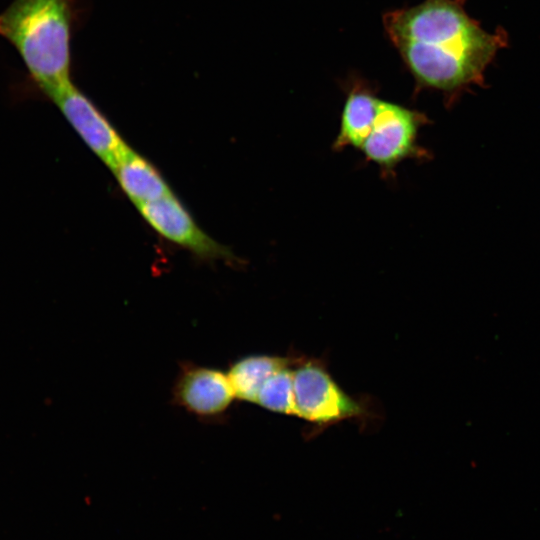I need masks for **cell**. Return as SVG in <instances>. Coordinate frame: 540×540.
<instances>
[{"label": "cell", "instance_id": "obj_1", "mask_svg": "<svg viewBox=\"0 0 540 540\" xmlns=\"http://www.w3.org/2000/svg\"><path fill=\"white\" fill-rule=\"evenodd\" d=\"M383 26L418 89L453 94L483 80L502 41L465 12L461 0H424L383 15Z\"/></svg>", "mask_w": 540, "mask_h": 540}, {"label": "cell", "instance_id": "obj_2", "mask_svg": "<svg viewBox=\"0 0 540 540\" xmlns=\"http://www.w3.org/2000/svg\"><path fill=\"white\" fill-rule=\"evenodd\" d=\"M76 0H13L0 13V36L20 55L47 97L71 82V34Z\"/></svg>", "mask_w": 540, "mask_h": 540}, {"label": "cell", "instance_id": "obj_3", "mask_svg": "<svg viewBox=\"0 0 540 540\" xmlns=\"http://www.w3.org/2000/svg\"><path fill=\"white\" fill-rule=\"evenodd\" d=\"M426 123L423 113L380 99L372 129L359 149L367 161L388 174L406 159L427 157L418 144Z\"/></svg>", "mask_w": 540, "mask_h": 540}, {"label": "cell", "instance_id": "obj_4", "mask_svg": "<svg viewBox=\"0 0 540 540\" xmlns=\"http://www.w3.org/2000/svg\"><path fill=\"white\" fill-rule=\"evenodd\" d=\"M293 383L295 416L323 425L365 414L364 407L316 363L298 366L293 371Z\"/></svg>", "mask_w": 540, "mask_h": 540}, {"label": "cell", "instance_id": "obj_5", "mask_svg": "<svg viewBox=\"0 0 540 540\" xmlns=\"http://www.w3.org/2000/svg\"><path fill=\"white\" fill-rule=\"evenodd\" d=\"M97 157L112 169L130 150L117 129L72 82L47 96Z\"/></svg>", "mask_w": 540, "mask_h": 540}, {"label": "cell", "instance_id": "obj_6", "mask_svg": "<svg viewBox=\"0 0 540 540\" xmlns=\"http://www.w3.org/2000/svg\"><path fill=\"white\" fill-rule=\"evenodd\" d=\"M137 209L158 235L196 257L210 261H235L231 251L204 232L173 193Z\"/></svg>", "mask_w": 540, "mask_h": 540}, {"label": "cell", "instance_id": "obj_7", "mask_svg": "<svg viewBox=\"0 0 540 540\" xmlns=\"http://www.w3.org/2000/svg\"><path fill=\"white\" fill-rule=\"evenodd\" d=\"M172 402L206 423L220 422L236 399L227 372L182 362L172 386Z\"/></svg>", "mask_w": 540, "mask_h": 540}, {"label": "cell", "instance_id": "obj_8", "mask_svg": "<svg viewBox=\"0 0 540 540\" xmlns=\"http://www.w3.org/2000/svg\"><path fill=\"white\" fill-rule=\"evenodd\" d=\"M111 170L122 192L136 207L173 193L158 168L132 148Z\"/></svg>", "mask_w": 540, "mask_h": 540}, {"label": "cell", "instance_id": "obj_9", "mask_svg": "<svg viewBox=\"0 0 540 540\" xmlns=\"http://www.w3.org/2000/svg\"><path fill=\"white\" fill-rule=\"evenodd\" d=\"M380 99L371 88L354 82L342 108L339 131L333 142L334 150L361 147L372 129Z\"/></svg>", "mask_w": 540, "mask_h": 540}, {"label": "cell", "instance_id": "obj_10", "mask_svg": "<svg viewBox=\"0 0 540 540\" xmlns=\"http://www.w3.org/2000/svg\"><path fill=\"white\" fill-rule=\"evenodd\" d=\"M289 359L271 355H248L234 361L227 375L237 400L256 403L260 388L277 370L289 365Z\"/></svg>", "mask_w": 540, "mask_h": 540}, {"label": "cell", "instance_id": "obj_11", "mask_svg": "<svg viewBox=\"0 0 540 540\" xmlns=\"http://www.w3.org/2000/svg\"><path fill=\"white\" fill-rule=\"evenodd\" d=\"M293 371L287 365L274 372L260 388L256 404L269 411L295 415Z\"/></svg>", "mask_w": 540, "mask_h": 540}]
</instances>
